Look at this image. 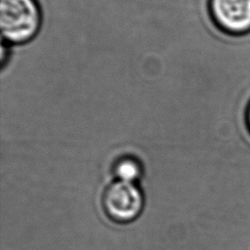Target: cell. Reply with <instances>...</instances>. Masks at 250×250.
Returning <instances> with one entry per match:
<instances>
[{
	"label": "cell",
	"mask_w": 250,
	"mask_h": 250,
	"mask_svg": "<svg viewBox=\"0 0 250 250\" xmlns=\"http://www.w3.org/2000/svg\"><path fill=\"white\" fill-rule=\"evenodd\" d=\"M41 21L36 0H0V28L7 43L29 42L38 33Z\"/></svg>",
	"instance_id": "cell-1"
},
{
	"label": "cell",
	"mask_w": 250,
	"mask_h": 250,
	"mask_svg": "<svg viewBox=\"0 0 250 250\" xmlns=\"http://www.w3.org/2000/svg\"><path fill=\"white\" fill-rule=\"evenodd\" d=\"M104 206L111 219L129 222L142 211L143 196L133 183L117 181L105 190Z\"/></svg>",
	"instance_id": "cell-2"
},
{
	"label": "cell",
	"mask_w": 250,
	"mask_h": 250,
	"mask_svg": "<svg viewBox=\"0 0 250 250\" xmlns=\"http://www.w3.org/2000/svg\"><path fill=\"white\" fill-rule=\"evenodd\" d=\"M209 11L225 31L239 33L250 29V0H209Z\"/></svg>",
	"instance_id": "cell-3"
},
{
	"label": "cell",
	"mask_w": 250,
	"mask_h": 250,
	"mask_svg": "<svg viewBox=\"0 0 250 250\" xmlns=\"http://www.w3.org/2000/svg\"><path fill=\"white\" fill-rule=\"evenodd\" d=\"M118 181L133 183L141 175L139 163L132 158H123L117 162L114 169Z\"/></svg>",
	"instance_id": "cell-4"
},
{
	"label": "cell",
	"mask_w": 250,
	"mask_h": 250,
	"mask_svg": "<svg viewBox=\"0 0 250 250\" xmlns=\"http://www.w3.org/2000/svg\"><path fill=\"white\" fill-rule=\"evenodd\" d=\"M248 119H249V123H250V107H249V112H248Z\"/></svg>",
	"instance_id": "cell-5"
}]
</instances>
